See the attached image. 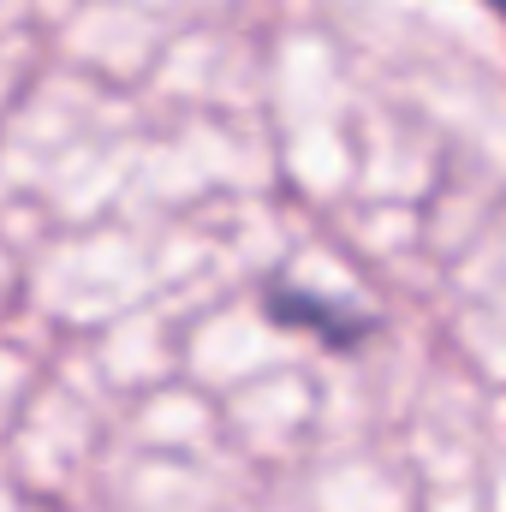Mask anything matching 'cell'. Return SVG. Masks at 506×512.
<instances>
[{
  "mask_svg": "<svg viewBox=\"0 0 506 512\" xmlns=\"http://www.w3.org/2000/svg\"><path fill=\"white\" fill-rule=\"evenodd\" d=\"M262 310H268L274 328L310 334V340H322L328 352H358L364 340H376V328H381L370 310H358V304H346V298H328V292H304V286H292V280H268Z\"/></svg>",
  "mask_w": 506,
  "mask_h": 512,
  "instance_id": "1",
  "label": "cell"
},
{
  "mask_svg": "<svg viewBox=\"0 0 506 512\" xmlns=\"http://www.w3.org/2000/svg\"><path fill=\"white\" fill-rule=\"evenodd\" d=\"M489 6H495V12H501V18H506V0H489Z\"/></svg>",
  "mask_w": 506,
  "mask_h": 512,
  "instance_id": "2",
  "label": "cell"
}]
</instances>
